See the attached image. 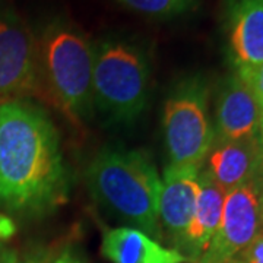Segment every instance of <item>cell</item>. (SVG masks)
I'll use <instances>...</instances> for the list:
<instances>
[{"instance_id":"cell-14","label":"cell","mask_w":263,"mask_h":263,"mask_svg":"<svg viewBox=\"0 0 263 263\" xmlns=\"http://www.w3.org/2000/svg\"><path fill=\"white\" fill-rule=\"evenodd\" d=\"M120 6L154 19H171L195 10L197 0H114Z\"/></svg>"},{"instance_id":"cell-4","label":"cell","mask_w":263,"mask_h":263,"mask_svg":"<svg viewBox=\"0 0 263 263\" xmlns=\"http://www.w3.org/2000/svg\"><path fill=\"white\" fill-rule=\"evenodd\" d=\"M151 63L141 44L107 37L94 46V104L119 123H132L149 98Z\"/></svg>"},{"instance_id":"cell-17","label":"cell","mask_w":263,"mask_h":263,"mask_svg":"<svg viewBox=\"0 0 263 263\" xmlns=\"http://www.w3.org/2000/svg\"><path fill=\"white\" fill-rule=\"evenodd\" d=\"M24 263H84L82 260H79L75 254H72L70 252H62L60 254L54 256L53 259H44V260H28Z\"/></svg>"},{"instance_id":"cell-22","label":"cell","mask_w":263,"mask_h":263,"mask_svg":"<svg viewBox=\"0 0 263 263\" xmlns=\"http://www.w3.org/2000/svg\"><path fill=\"white\" fill-rule=\"evenodd\" d=\"M262 206H263V202H262Z\"/></svg>"},{"instance_id":"cell-11","label":"cell","mask_w":263,"mask_h":263,"mask_svg":"<svg viewBox=\"0 0 263 263\" xmlns=\"http://www.w3.org/2000/svg\"><path fill=\"white\" fill-rule=\"evenodd\" d=\"M209 154V165L205 173L226 193L250 183L263 165V146L259 136L245 141L221 142Z\"/></svg>"},{"instance_id":"cell-20","label":"cell","mask_w":263,"mask_h":263,"mask_svg":"<svg viewBox=\"0 0 263 263\" xmlns=\"http://www.w3.org/2000/svg\"><path fill=\"white\" fill-rule=\"evenodd\" d=\"M260 138V142H262V146H263V136H259Z\"/></svg>"},{"instance_id":"cell-8","label":"cell","mask_w":263,"mask_h":263,"mask_svg":"<svg viewBox=\"0 0 263 263\" xmlns=\"http://www.w3.org/2000/svg\"><path fill=\"white\" fill-rule=\"evenodd\" d=\"M228 51L237 72L263 62V0H228Z\"/></svg>"},{"instance_id":"cell-6","label":"cell","mask_w":263,"mask_h":263,"mask_svg":"<svg viewBox=\"0 0 263 263\" xmlns=\"http://www.w3.org/2000/svg\"><path fill=\"white\" fill-rule=\"evenodd\" d=\"M262 199L253 181L228 192L221 222L197 263H230L260 234Z\"/></svg>"},{"instance_id":"cell-10","label":"cell","mask_w":263,"mask_h":263,"mask_svg":"<svg viewBox=\"0 0 263 263\" xmlns=\"http://www.w3.org/2000/svg\"><path fill=\"white\" fill-rule=\"evenodd\" d=\"M260 104L250 86L238 75L227 81L216 103V132L222 142L259 136Z\"/></svg>"},{"instance_id":"cell-15","label":"cell","mask_w":263,"mask_h":263,"mask_svg":"<svg viewBox=\"0 0 263 263\" xmlns=\"http://www.w3.org/2000/svg\"><path fill=\"white\" fill-rule=\"evenodd\" d=\"M237 75L240 76L246 84L250 86V89L253 91L254 97L257 100V103L260 104V108L263 107V62L260 65L240 70L237 72Z\"/></svg>"},{"instance_id":"cell-2","label":"cell","mask_w":263,"mask_h":263,"mask_svg":"<svg viewBox=\"0 0 263 263\" xmlns=\"http://www.w3.org/2000/svg\"><path fill=\"white\" fill-rule=\"evenodd\" d=\"M94 197L114 215L151 237H160V174L141 151L105 148L88 170Z\"/></svg>"},{"instance_id":"cell-5","label":"cell","mask_w":263,"mask_h":263,"mask_svg":"<svg viewBox=\"0 0 263 263\" xmlns=\"http://www.w3.org/2000/svg\"><path fill=\"white\" fill-rule=\"evenodd\" d=\"M162 127L170 165L200 168L215 139L206 85L200 78L190 76L174 86L165 101Z\"/></svg>"},{"instance_id":"cell-7","label":"cell","mask_w":263,"mask_h":263,"mask_svg":"<svg viewBox=\"0 0 263 263\" xmlns=\"http://www.w3.org/2000/svg\"><path fill=\"white\" fill-rule=\"evenodd\" d=\"M40 79L37 37L16 13L0 12V104L32 92Z\"/></svg>"},{"instance_id":"cell-9","label":"cell","mask_w":263,"mask_h":263,"mask_svg":"<svg viewBox=\"0 0 263 263\" xmlns=\"http://www.w3.org/2000/svg\"><path fill=\"white\" fill-rule=\"evenodd\" d=\"M199 180V168L177 165H168L161 179L160 224L177 246L195 214Z\"/></svg>"},{"instance_id":"cell-12","label":"cell","mask_w":263,"mask_h":263,"mask_svg":"<svg viewBox=\"0 0 263 263\" xmlns=\"http://www.w3.org/2000/svg\"><path fill=\"white\" fill-rule=\"evenodd\" d=\"M101 253L111 263H183L180 250L167 249L138 228L120 227L104 231Z\"/></svg>"},{"instance_id":"cell-3","label":"cell","mask_w":263,"mask_h":263,"mask_svg":"<svg viewBox=\"0 0 263 263\" xmlns=\"http://www.w3.org/2000/svg\"><path fill=\"white\" fill-rule=\"evenodd\" d=\"M38 43L41 78L72 117L88 116L94 105V46L75 24L51 19Z\"/></svg>"},{"instance_id":"cell-16","label":"cell","mask_w":263,"mask_h":263,"mask_svg":"<svg viewBox=\"0 0 263 263\" xmlns=\"http://www.w3.org/2000/svg\"><path fill=\"white\" fill-rule=\"evenodd\" d=\"M230 263H263V234L257 235Z\"/></svg>"},{"instance_id":"cell-1","label":"cell","mask_w":263,"mask_h":263,"mask_svg":"<svg viewBox=\"0 0 263 263\" xmlns=\"http://www.w3.org/2000/svg\"><path fill=\"white\" fill-rule=\"evenodd\" d=\"M65 192L59 135L47 114L21 100L0 104V205L41 211Z\"/></svg>"},{"instance_id":"cell-13","label":"cell","mask_w":263,"mask_h":263,"mask_svg":"<svg viewBox=\"0 0 263 263\" xmlns=\"http://www.w3.org/2000/svg\"><path fill=\"white\" fill-rule=\"evenodd\" d=\"M226 195V192L215 184L206 173L200 174L195 214L179 245V249L184 250L190 259L199 260L206 252L221 222Z\"/></svg>"},{"instance_id":"cell-18","label":"cell","mask_w":263,"mask_h":263,"mask_svg":"<svg viewBox=\"0 0 263 263\" xmlns=\"http://www.w3.org/2000/svg\"><path fill=\"white\" fill-rule=\"evenodd\" d=\"M0 263H12V257L0 250Z\"/></svg>"},{"instance_id":"cell-19","label":"cell","mask_w":263,"mask_h":263,"mask_svg":"<svg viewBox=\"0 0 263 263\" xmlns=\"http://www.w3.org/2000/svg\"><path fill=\"white\" fill-rule=\"evenodd\" d=\"M259 136H263V107L260 108V126H259Z\"/></svg>"},{"instance_id":"cell-21","label":"cell","mask_w":263,"mask_h":263,"mask_svg":"<svg viewBox=\"0 0 263 263\" xmlns=\"http://www.w3.org/2000/svg\"><path fill=\"white\" fill-rule=\"evenodd\" d=\"M0 5H2V0H0ZM0 12H2V10H0Z\"/></svg>"}]
</instances>
